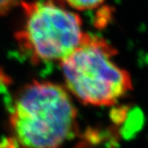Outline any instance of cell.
I'll return each instance as SVG.
<instances>
[{
  "label": "cell",
  "instance_id": "cell-4",
  "mask_svg": "<svg viewBox=\"0 0 148 148\" xmlns=\"http://www.w3.org/2000/svg\"><path fill=\"white\" fill-rule=\"evenodd\" d=\"M61 1L78 10H92L103 4L104 0H61Z\"/></svg>",
  "mask_w": 148,
  "mask_h": 148
},
{
  "label": "cell",
  "instance_id": "cell-3",
  "mask_svg": "<svg viewBox=\"0 0 148 148\" xmlns=\"http://www.w3.org/2000/svg\"><path fill=\"white\" fill-rule=\"evenodd\" d=\"M24 24L15 34L18 46L34 63L62 61L83 40L80 17L56 0L22 2Z\"/></svg>",
  "mask_w": 148,
  "mask_h": 148
},
{
  "label": "cell",
  "instance_id": "cell-5",
  "mask_svg": "<svg viewBox=\"0 0 148 148\" xmlns=\"http://www.w3.org/2000/svg\"><path fill=\"white\" fill-rule=\"evenodd\" d=\"M21 0H0V15H4L16 6Z\"/></svg>",
  "mask_w": 148,
  "mask_h": 148
},
{
  "label": "cell",
  "instance_id": "cell-2",
  "mask_svg": "<svg viewBox=\"0 0 148 148\" xmlns=\"http://www.w3.org/2000/svg\"><path fill=\"white\" fill-rule=\"evenodd\" d=\"M116 50L103 38L86 33L81 43L61 61L67 89L92 106H111L132 88L130 74L113 60Z\"/></svg>",
  "mask_w": 148,
  "mask_h": 148
},
{
  "label": "cell",
  "instance_id": "cell-1",
  "mask_svg": "<svg viewBox=\"0 0 148 148\" xmlns=\"http://www.w3.org/2000/svg\"><path fill=\"white\" fill-rule=\"evenodd\" d=\"M10 126L23 148H62L76 135L77 111L66 89L49 81H32L18 93Z\"/></svg>",
  "mask_w": 148,
  "mask_h": 148
}]
</instances>
